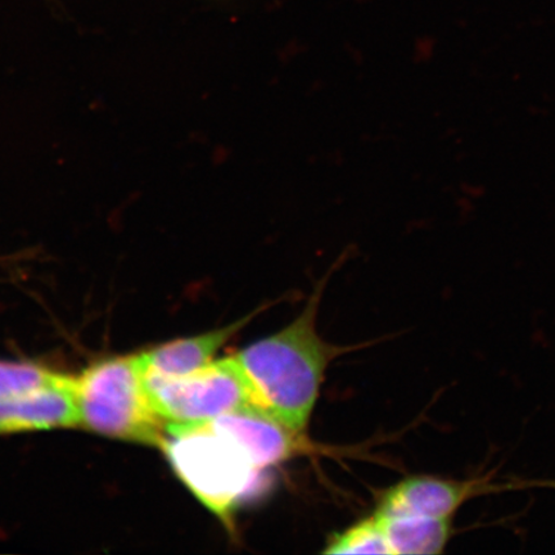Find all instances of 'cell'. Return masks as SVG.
I'll return each instance as SVG.
<instances>
[{"instance_id":"10","label":"cell","mask_w":555,"mask_h":555,"mask_svg":"<svg viewBox=\"0 0 555 555\" xmlns=\"http://www.w3.org/2000/svg\"><path fill=\"white\" fill-rule=\"evenodd\" d=\"M74 379L41 365L0 360V401L25 397L46 388L72 386Z\"/></svg>"},{"instance_id":"9","label":"cell","mask_w":555,"mask_h":555,"mask_svg":"<svg viewBox=\"0 0 555 555\" xmlns=\"http://www.w3.org/2000/svg\"><path fill=\"white\" fill-rule=\"evenodd\" d=\"M378 517V516H377ZM392 554H441L453 538V517H378Z\"/></svg>"},{"instance_id":"3","label":"cell","mask_w":555,"mask_h":555,"mask_svg":"<svg viewBox=\"0 0 555 555\" xmlns=\"http://www.w3.org/2000/svg\"><path fill=\"white\" fill-rule=\"evenodd\" d=\"M80 426L114 439L163 447L166 423L152 401L139 356L101 360L75 377Z\"/></svg>"},{"instance_id":"6","label":"cell","mask_w":555,"mask_h":555,"mask_svg":"<svg viewBox=\"0 0 555 555\" xmlns=\"http://www.w3.org/2000/svg\"><path fill=\"white\" fill-rule=\"evenodd\" d=\"M214 423L231 435L261 470L293 460L310 449L305 434L295 431L259 406L243 408Z\"/></svg>"},{"instance_id":"5","label":"cell","mask_w":555,"mask_h":555,"mask_svg":"<svg viewBox=\"0 0 555 555\" xmlns=\"http://www.w3.org/2000/svg\"><path fill=\"white\" fill-rule=\"evenodd\" d=\"M538 489L555 490V481L522 477H509L499 481L496 469L466 478V480L412 476L391 486L379 496L374 515L378 517H454L464 504L474 499Z\"/></svg>"},{"instance_id":"2","label":"cell","mask_w":555,"mask_h":555,"mask_svg":"<svg viewBox=\"0 0 555 555\" xmlns=\"http://www.w3.org/2000/svg\"><path fill=\"white\" fill-rule=\"evenodd\" d=\"M162 448L180 480L232 531L234 513L258 488L261 472L246 450L214 422L166 426Z\"/></svg>"},{"instance_id":"7","label":"cell","mask_w":555,"mask_h":555,"mask_svg":"<svg viewBox=\"0 0 555 555\" xmlns=\"http://www.w3.org/2000/svg\"><path fill=\"white\" fill-rule=\"evenodd\" d=\"M76 426L80 414L74 384L0 401V435Z\"/></svg>"},{"instance_id":"1","label":"cell","mask_w":555,"mask_h":555,"mask_svg":"<svg viewBox=\"0 0 555 555\" xmlns=\"http://www.w3.org/2000/svg\"><path fill=\"white\" fill-rule=\"evenodd\" d=\"M323 280L295 321L274 335L235 353L258 405L297 433L305 434L321 392L324 373L338 347L317 331Z\"/></svg>"},{"instance_id":"8","label":"cell","mask_w":555,"mask_h":555,"mask_svg":"<svg viewBox=\"0 0 555 555\" xmlns=\"http://www.w3.org/2000/svg\"><path fill=\"white\" fill-rule=\"evenodd\" d=\"M263 308L227 327L203 333L193 337L176 339L155 347L147 352L139 353L144 373L162 377L186 376L214 362L215 356L225 344L245 328Z\"/></svg>"},{"instance_id":"11","label":"cell","mask_w":555,"mask_h":555,"mask_svg":"<svg viewBox=\"0 0 555 555\" xmlns=\"http://www.w3.org/2000/svg\"><path fill=\"white\" fill-rule=\"evenodd\" d=\"M323 553L392 554V550L379 518L373 515L332 537Z\"/></svg>"},{"instance_id":"4","label":"cell","mask_w":555,"mask_h":555,"mask_svg":"<svg viewBox=\"0 0 555 555\" xmlns=\"http://www.w3.org/2000/svg\"><path fill=\"white\" fill-rule=\"evenodd\" d=\"M144 378L166 426L206 425L243 408L259 406L233 357L186 376L162 377L144 373Z\"/></svg>"}]
</instances>
